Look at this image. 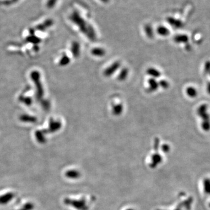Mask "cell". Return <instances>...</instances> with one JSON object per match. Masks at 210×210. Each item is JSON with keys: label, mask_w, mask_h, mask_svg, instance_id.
<instances>
[{"label": "cell", "mask_w": 210, "mask_h": 210, "mask_svg": "<svg viewBox=\"0 0 210 210\" xmlns=\"http://www.w3.org/2000/svg\"><path fill=\"white\" fill-rule=\"evenodd\" d=\"M71 19L74 21L75 23L79 25L82 29H84V28H85V21L82 18L80 15H79V14L77 12H74L72 15L71 16Z\"/></svg>", "instance_id": "obj_1"}, {"label": "cell", "mask_w": 210, "mask_h": 210, "mask_svg": "<svg viewBox=\"0 0 210 210\" xmlns=\"http://www.w3.org/2000/svg\"><path fill=\"white\" fill-rule=\"evenodd\" d=\"M14 194L12 192H8L6 194H4L1 196H0V204H7L10 201H11L12 199L14 198Z\"/></svg>", "instance_id": "obj_2"}, {"label": "cell", "mask_w": 210, "mask_h": 210, "mask_svg": "<svg viewBox=\"0 0 210 210\" xmlns=\"http://www.w3.org/2000/svg\"><path fill=\"white\" fill-rule=\"evenodd\" d=\"M167 21L171 25L174 26L175 27L179 28L181 27L182 25V23L180 20L176 19L175 18L172 17H169L167 18Z\"/></svg>", "instance_id": "obj_3"}, {"label": "cell", "mask_w": 210, "mask_h": 210, "mask_svg": "<svg viewBox=\"0 0 210 210\" xmlns=\"http://www.w3.org/2000/svg\"><path fill=\"white\" fill-rule=\"evenodd\" d=\"M65 176L68 178L75 179L78 177L79 173L76 170H68L66 172Z\"/></svg>", "instance_id": "obj_4"}, {"label": "cell", "mask_w": 210, "mask_h": 210, "mask_svg": "<svg viewBox=\"0 0 210 210\" xmlns=\"http://www.w3.org/2000/svg\"><path fill=\"white\" fill-rule=\"evenodd\" d=\"M157 32L159 34H160V35H163V36L168 35L169 33V30L167 29L166 28H165V27H164V26H159V27L158 28Z\"/></svg>", "instance_id": "obj_5"}, {"label": "cell", "mask_w": 210, "mask_h": 210, "mask_svg": "<svg viewBox=\"0 0 210 210\" xmlns=\"http://www.w3.org/2000/svg\"><path fill=\"white\" fill-rule=\"evenodd\" d=\"M36 138L37 141L41 142V143H43L45 142V138L43 136V134L41 133V132H39V131H37L36 132Z\"/></svg>", "instance_id": "obj_6"}, {"label": "cell", "mask_w": 210, "mask_h": 210, "mask_svg": "<svg viewBox=\"0 0 210 210\" xmlns=\"http://www.w3.org/2000/svg\"><path fill=\"white\" fill-rule=\"evenodd\" d=\"M57 0H49L47 3V6L48 8H53L56 2H57Z\"/></svg>", "instance_id": "obj_7"}, {"label": "cell", "mask_w": 210, "mask_h": 210, "mask_svg": "<svg viewBox=\"0 0 210 210\" xmlns=\"http://www.w3.org/2000/svg\"><path fill=\"white\" fill-rule=\"evenodd\" d=\"M23 208L26 210H32L33 208V205L30 203H27L23 206Z\"/></svg>", "instance_id": "obj_8"}, {"label": "cell", "mask_w": 210, "mask_h": 210, "mask_svg": "<svg viewBox=\"0 0 210 210\" xmlns=\"http://www.w3.org/2000/svg\"><path fill=\"white\" fill-rule=\"evenodd\" d=\"M146 33L148 35H151L152 34L151 27L150 25H146Z\"/></svg>", "instance_id": "obj_9"}, {"label": "cell", "mask_w": 210, "mask_h": 210, "mask_svg": "<svg viewBox=\"0 0 210 210\" xmlns=\"http://www.w3.org/2000/svg\"><path fill=\"white\" fill-rule=\"evenodd\" d=\"M100 1H102V2H103V3H105V4H106V3H109V2H110V1L111 0H100Z\"/></svg>", "instance_id": "obj_10"}, {"label": "cell", "mask_w": 210, "mask_h": 210, "mask_svg": "<svg viewBox=\"0 0 210 210\" xmlns=\"http://www.w3.org/2000/svg\"><path fill=\"white\" fill-rule=\"evenodd\" d=\"M18 0H11V2H17V1Z\"/></svg>", "instance_id": "obj_11"}, {"label": "cell", "mask_w": 210, "mask_h": 210, "mask_svg": "<svg viewBox=\"0 0 210 210\" xmlns=\"http://www.w3.org/2000/svg\"><path fill=\"white\" fill-rule=\"evenodd\" d=\"M25 210V209H23V208H22V210Z\"/></svg>", "instance_id": "obj_12"}]
</instances>
